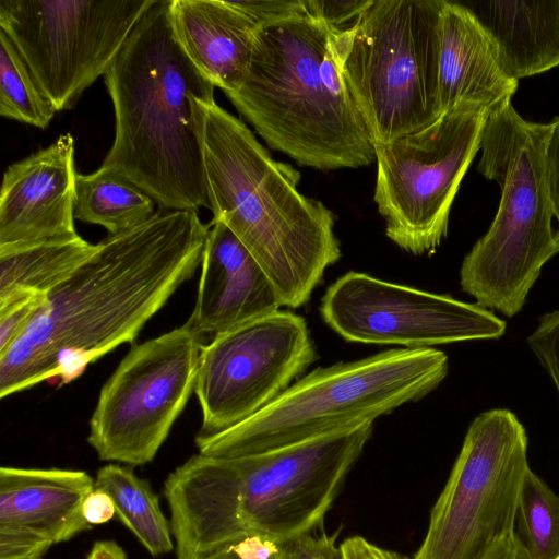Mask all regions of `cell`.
I'll return each mask as SVG.
<instances>
[{
	"mask_svg": "<svg viewBox=\"0 0 559 559\" xmlns=\"http://www.w3.org/2000/svg\"><path fill=\"white\" fill-rule=\"evenodd\" d=\"M323 321L348 342L432 348L473 340H497L506 322L492 311L413 287L348 272L322 297Z\"/></svg>",
	"mask_w": 559,
	"mask_h": 559,
	"instance_id": "5bb4252c",
	"label": "cell"
},
{
	"mask_svg": "<svg viewBox=\"0 0 559 559\" xmlns=\"http://www.w3.org/2000/svg\"><path fill=\"white\" fill-rule=\"evenodd\" d=\"M233 5L250 16L259 26L306 15L301 0L231 1Z\"/></svg>",
	"mask_w": 559,
	"mask_h": 559,
	"instance_id": "f546056e",
	"label": "cell"
},
{
	"mask_svg": "<svg viewBox=\"0 0 559 559\" xmlns=\"http://www.w3.org/2000/svg\"><path fill=\"white\" fill-rule=\"evenodd\" d=\"M45 295H26L0 305V355L26 330L45 301Z\"/></svg>",
	"mask_w": 559,
	"mask_h": 559,
	"instance_id": "4316f807",
	"label": "cell"
},
{
	"mask_svg": "<svg viewBox=\"0 0 559 559\" xmlns=\"http://www.w3.org/2000/svg\"><path fill=\"white\" fill-rule=\"evenodd\" d=\"M317 359L305 319L292 311L215 334L202 346L194 393L202 412L197 436H212L249 419Z\"/></svg>",
	"mask_w": 559,
	"mask_h": 559,
	"instance_id": "4fadbf2b",
	"label": "cell"
},
{
	"mask_svg": "<svg viewBox=\"0 0 559 559\" xmlns=\"http://www.w3.org/2000/svg\"><path fill=\"white\" fill-rule=\"evenodd\" d=\"M549 123L523 119L511 102L488 115L478 171L501 189L488 231L465 255L462 289L508 318L519 313L543 266L559 252V229L547 185Z\"/></svg>",
	"mask_w": 559,
	"mask_h": 559,
	"instance_id": "5b68a950",
	"label": "cell"
},
{
	"mask_svg": "<svg viewBox=\"0 0 559 559\" xmlns=\"http://www.w3.org/2000/svg\"><path fill=\"white\" fill-rule=\"evenodd\" d=\"M83 516L93 525L109 522L116 515V508L111 497L104 490L94 488L85 498L82 507Z\"/></svg>",
	"mask_w": 559,
	"mask_h": 559,
	"instance_id": "836d02e7",
	"label": "cell"
},
{
	"mask_svg": "<svg viewBox=\"0 0 559 559\" xmlns=\"http://www.w3.org/2000/svg\"><path fill=\"white\" fill-rule=\"evenodd\" d=\"M487 118L486 109L461 108L417 132L374 144L373 200L386 237L402 250L432 254L447 236L452 203Z\"/></svg>",
	"mask_w": 559,
	"mask_h": 559,
	"instance_id": "30bf717a",
	"label": "cell"
},
{
	"mask_svg": "<svg viewBox=\"0 0 559 559\" xmlns=\"http://www.w3.org/2000/svg\"><path fill=\"white\" fill-rule=\"evenodd\" d=\"M86 559H128L124 550L114 540L96 542Z\"/></svg>",
	"mask_w": 559,
	"mask_h": 559,
	"instance_id": "d590c367",
	"label": "cell"
},
{
	"mask_svg": "<svg viewBox=\"0 0 559 559\" xmlns=\"http://www.w3.org/2000/svg\"><path fill=\"white\" fill-rule=\"evenodd\" d=\"M209 226L190 326L215 335L278 311L270 278L245 245L224 223Z\"/></svg>",
	"mask_w": 559,
	"mask_h": 559,
	"instance_id": "2e32d148",
	"label": "cell"
},
{
	"mask_svg": "<svg viewBox=\"0 0 559 559\" xmlns=\"http://www.w3.org/2000/svg\"><path fill=\"white\" fill-rule=\"evenodd\" d=\"M338 532H309L278 545L275 559H343Z\"/></svg>",
	"mask_w": 559,
	"mask_h": 559,
	"instance_id": "83f0119b",
	"label": "cell"
},
{
	"mask_svg": "<svg viewBox=\"0 0 559 559\" xmlns=\"http://www.w3.org/2000/svg\"><path fill=\"white\" fill-rule=\"evenodd\" d=\"M559 559V558H558Z\"/></svg>",
	"mask_w": 559,
	"mask_h": 559,
	"instance_id": "8d00e7d4",
	"label": "cell"
},
{
	"mask_svg": "<svg viewBox=\"0 0 559 559\" xmlns=\"http://www.w3.org/2000/svg\"><path fill=\"white\" fill-rule=\"evenodd\" d=\"M278 544L261 535H250L201 559H275Z\"/></svg>",
	"mask_w": 559,
	"mask_h": 559,
	"instance_id": "4dcf8cb0",
	"label": "cell"
},
{
	"mask_svg": "<svg viewBox=\"0 0 559 559\" xmlns=\"http://www.w3.org/2000/svg\"><path fill=\"white\" fill-rule=\"evenodd\" d=\"M202 110L210 223H224L245 245L281 306L305 305L341 258L334 214L298 191L299 173L273 159L245 122L215 102Z\"/></svg>",
	"mask_w": 559,
	"mask_h": 559,
	"instance_id": "3957f363",
	"label": "cell"
},
{
	"mask_svg": "<svg viewBox=\"0 0 559 559\" xmlns=\"http://www.w3.org/2000/svg\"><path fill=\"white\" fill-rule=\"evenodd\" d=\"M438 75L442 115L461 108L489 115L511 102L518 88L490 37L457 1L444 0L440 12Z\"/></svg>",
	"mask_w": 559,
	"mask_h": 559,
	"instance_id": "e0dca14e",
	"label": "cell"
},
{
	"mask_svg": "<svg viewBox=\"0 0 559 559\" xmlns=\"http://www.w3.org/2000/svg\"><path fill=\"white\" fill-rule=\"evenodd\" d=\"M448 370L447 355L435 348H393L317 368L249 419L197 436L195 444L206 456L240 457L348 431L425 397Z\"/></svg>",
	"mask_w": 559,
	"mask_h": 559,
	"instance_id": "8992f818",
	"label": "cell"
},
{
	"mask_svg": "<svg viewBox=\"0 0 559 559\" xmlns=\"http://www.w3.org/2000/svg\"><path fill=\"white\" fill-rule=\"evenodd\" d=\"M545 166L554 216L559 223V117L549 122L545 146Z\"/></svg>",
	"mask_w": 559,
	"mask_h": 559,
	"instance_id": "1f68e13d",
	"label": "cell"
},
{
	"mask_svg": "<svg viewBox=\"0 0 559 559\" xmlns=\"http://www.w3.org/2000/svg\"><path fill=\"white\" fill-rule=\"evenodd\" d=\"M98 243L78 236L0 250V305L47 295L93 257Z\"/></svg>",
	"mask_w": 559,
	"mask_h": 559,
	"instance_id": "44dd1931",
	"label": "cell"
},
{
	"mask_svg": "<svg viewBox=\"0 0 559 559\" xmlns=\"http://www.w3.org/2000/svg\"><path fill=\"white\" fill-rule=\"evenodd\" d=\"M174 35L215 87L236 92L248 74L259 25L226 0H170Z\"/></svg>",
	"mask_w": 559,
	"mask_h": 559,
	"instance_id": "d6986e66",
	"label": "cell"
},
{
	"mask_svg": "<svg viewBox=\"0 0 559 559\" xmlns=\"http://www.w3.org/2000/svg\"><path fill=\"white\" fill-rule=\"evenodd\" d=\"M95 488L84 471L0 468V528L49 546L64 543L92 526L83 502Z\"/></svg>",
	"mask_w": 559,
	"mask_h": 559,
	"instance_id": "ac0fdd59",
	"label": "cell"
},
{
	"mask_svg": "<svg viewBox=\"0 0 559 559\" xmlns=\"http://www.w3.org/2000/svg\"><path fill=\"white\" fill-rule=\"evenodd\" d=\"M370 2L371 0L302 1L307 16L338 31L352 26Z\"/></svg>",
	"mask_w": 559,
	"mask_h": 559,
	"instance_id": "f1b7e54d",
	"label": "cell"
},
{
	"mask_svg": "<svg viewBox=\"0 0 559 559\" xmlns=\"http://www.w3.org/2000/svg\"><path fill=\"white\" fill-rule=\"evenodd\" d=\"M527 344L549 374L559 396V309L539 319Z\"/></svg>",
	"mask_w": 559,
	"mask_h": 559,
	"instance_id": "484cf974",
	"label": "cell"
},
{
	"mask_svg": "<svg viewBox=\"0 0 559 559\" xmlns=\"http://www.w3.org/2000/svg\"><path fill=\"white\" fill-rule=\"evenodd\" d=\"M76 175L70 133L9 165L0 191V250L78 237Z\"/></svg>",
	"mask_w": 559,
	"mask_h": 559,
	"instance_id": "9a60e30c",
	"label": "cell"
},
{
	"mask_svg": "<svg viewBox=\"0 0 559 559\" xmlns=\"http://www.w3.org/2000/svg\"><path fill=\"white\" fill-rule=\"evenodd\" d=\"M95 488L111 497L117 518L153 557L174 550L170 522L147 480L139 478L129 467L107 464L97 471Z\"/></svg>",
	"mask_w": 559,
	"mask_h": 559,
	"instance_id": "603a6c76",
	"label": "cell"
},
{
	"mask_svg": "<svg viewBox=\"0 0 559 559\" xmlns=\"http://www.w3.org/2000/svg\"><path fill=\"white\" fill-rule=\"evenodd\" d=\"M56 112L15 45L0 29V115L46 129Z\"/></svg>",
	"mask_w": 559,
	"mask_h": 559,
	"instance_id": "cb8c5ba5",
	"label": "cell"
},
{
	"mask_svg": "<svg viewBox=\"0 0 559 559\" xmlns=\"http://www.w3.org/2000/svg\"><path fill=\"white\" fill-rule=\"evenodd\" d=\"M516 523L532 559L559 558V495L532 469L523 484Z\"/></svg>",
	"mask_w": 559,
	"mask_h": 559,
	"instance_id": "d4e9b609",
	"label": "cell"
},
{
	"mask_svg": "<svg viewBox=\"0 0 559 559\" xmlns=\"http://www.w3.org/2000/svg\"><path fill=\"white\" fill-rule=\"evenodd\" d=\"M154 0H0V29L57 111L104 76Z\"/></svg>",
	"mask_w": 559,
	"mask_h": 559,
	"instance_id": "7c38bea8",
	"label": "cell"
},
{
	"mask_svg": "<svg viewBox=\"0 0 559 559\" xmlns=\"http://www.w3.org/2000/svg\"><path fill=\"white\" fill-rule=\"evenodd\" d=\"M527 436L509 409L479 414L469 425L414 559H481L516 531L527 472Z\"/></svg>",
	"mask_w": 559,
	"mask_h": 559,
	"instance_id": "9c48e42d",
	"label": "cell"
},
{
	"mask_svg": "<svg viewBox=\"0 0 559 559\" xmlns=\"http://www.w3.org/2000/svg\"><path fill=\"white\" fill-rule=\"evenodd\" d=\"M170 0H154L104 75L115 138L100 167L141 188L160 211L211 210L203 103L214 84L178 44Z\"/></svg>",
	"mask_w": 559,
	"mask_h": 559,
	"instance_id": "7a4b0ae2",
	"label": "cell"
},
{
	"mask_svg": "<svg viewBox=\"0 0 559 559\" xmlns=\"http://www.w3.org/2000/svg\"><path fill=\"white\" fill-rule=\"evenodd\" d=\"M209 229L195 211H159L98 242L0 355V397L53 378L70 383L119 345L133 343L201 265Z\"/></svg>",
	"mask_w": 559,
	"mask_h": 559,
	"instance_id": "6da1fadb",
	"label": "cell"
},
{
	"mask_svg": "<svg viewBox=\"0 0 559 559\" xmlns=\"http://www.w3.org/2000/svg\"><path fill=\"white\" fill-rule=\"evenodd\" d=\"M203 344L188 322L134 345L103 385L88 443L102 461L144 465L194 392Z\"/></svg>",
	"mask_w": 559,
	"mask_h": 559,
	"instance_id": "8fae6325",
	"label": "cell"
},
{
	"mask_svg": "<svg viewBox=\"0 0 559 559\" xmlns=\"http://www.w3.org/2000/svg\"><path fill=\"white\" fill-rule=\"evenodd\" d=\"M481 559H532L516 531L495 544Z\"/></svg>",
	"mask_w": 559,
	"mask_h": 559,
	"instance_id": "e575fe53",
	"label": "cell"
},
{
	"mask_svg": "<svg viewBox=\"0 0 559 559\" xmlns=\"http://www.w3.org/2000/svg\"><path fill=\"white\" fill-rule=\"evenodd\" d=\"M156 202L126 177L99 167L78 174L74 218L104 227L109 236L136 227L155 215Z\"/></svg>",
	"mask_w": 559,
	"mask_h": 559,
	"instance_id": "7402d4cb",
	"label": "cell"
},
{
	"mask_svg": "<svg viewBox=\"0 0 559 559\" xmlns=\"http://www.w3.org/2000/svg\"><path fill=\"white\" fill-rule=\"evenodd\" d=\"M461 3L490 37L514 80L559 66V0Z\"/></svg>",
	"mask_w": 559,
	"mask_h": 559,
	"instance_id": "ffe728a7",
	"label": "cell"
},
{
	"mask_svg": "<svg viewBox=\"0 0 559 559\" xmlns=\"http://www.w3.org/2000/svg\"><path fill=\"white\" fill-rule=\"evenodd\" d=\"M444 0H371L336 31L346 84L373 143L417 132L442 116L439 21Z\"/></svg>",
	"mask_w": 559,
	"mask_h": 559,
	"instance_id": "52a82bcc",
	"label": "cell"
},
{
	"mask_svg": "<svg viewBox=\"0 0 559 559\" xmlns=\"http://www.w3.org/2000/svg\"><path fill=\"white\" fill-rule=\"evenodd\" d=\"M336 31L307 15L259 26L245 82L225 93L271 148L320 170L376 160L342 73Z\"/></svg>",
	"mask_w": 559,
	"mask_h": 559,
	"instance_id": "277c9868",
	"label": "cell"
},
{
	"mask_svg": "<svg viewBox=\"0 0 559 559\" xmlns=\"http://www.w3.org/2000/svg\"><path fill=\"white\" fill-rule=\"evenodd\" d=\"M340 547L343 559H411L400 552L379 547L359 535L347 537Z\"/></svg>",
	"mask_w": 559,
	"mask_h": 559,
	"instance_id": "d6a6232c",
	"label": "cell"
},
{
	"mask_svg": "<svg viewBox=\"0 0 559 559\" xmlns=\"http://www.w3.org/2000/svg\"><path fill=\"white\" fill-rule=\"evenodd\" d=\"M372 430L370 423L266 453L206 456L198 486L222 518L280 545L321 526Z\"/></svg>",
	"mask_w": 559,
	"mask_h": 559,
	"instance_id": "ba28073f",
	"label": "cell"
}]
</instances>
